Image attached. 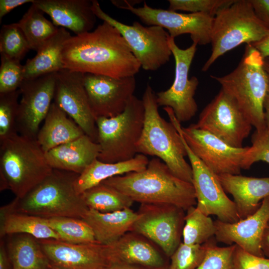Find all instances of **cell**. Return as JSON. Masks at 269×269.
<instances>
[{
	"instance_id": "33",
	"label": "cell",
	"mask_w": 269,
	"mask_h": 269,
	"mask_svg": "<svg viewBox=\"0 0 269 269\" xmlns=\"http://www.w3.org/2000/svg\"><path fill=\"white\" fill-rule=\"evenodd\" d=\"M186 211L182 236L183 243L189 245H202L215 236L216 227L211 217L195 206Z\"/></svg>"
},
{
	"instance_id": "12",
	"label": "cell",
	"mask_w": 269,
	"mask_h": 269,
	"mask_svg": "<svg viewBox=\"0 0 269 269\" xmlns=\"http://www.w3.org/2000/svg\"><path fill=\"white\" fill-rule=\"evenodd\" d=\"M193 125L238 148L243 147L253 127L234 99L222 88Z\"/></svg>"
},
{
	"instance_id": "31",
	"label": "cell",
	"mask_w": 269,
	"mask_h": 269,
	"mask_svg": "<svg viewBox=\"0 0 269 269\" xmlns=\"http://www.w3.org/2000/svg\"><path fill=\"white\" fill-rule=\"evenodd\" d=\"M44 13L32 2L20 20L16 22L25 36L30 50L37 51L59 28L46 19Z\"/></svg>"
},
{
	"instance_id": "44",
	"label": "cell",
	"mask_w": 269,
	"mask_h": 269,
	"mask_svg": "<svg viewBox=\"0 0 269 269\" xmlns=\"http://www.w3.org/2000/svg\"><path fill=\"white\" fill-rule=\"evenodd\" d=\"M34 0H0V23L2 17L15 7L24 3H32Z\"/></svg>"
},
{
	"instance_id": "46",
	"label": "cell",
	"mask_w": 269,
	"mask_h": 269,
	"mask_svg": "<svg viewBox=\"0 0 269 269\" xmlns=\"http://www.w3.org/2000/svg\"><path fill=\"white\" fill-rule=\"evenodd\" d=\"M250 45L260 53L264 59L269 57V33L260 41Z\"/></svg>"
},
{
	"instance_id": "6",
	"label": "cell",
	"mask_w": 269,
	"mask_h": 269,
	"mask_svg": "<svg viewBox=\"0 0 269 269\" xmlns=\"http://www.w3.org/2000/svg\"><path fill=\"white\" fill-rule=\"evenodd\" d=\"M52 170L36 139L17 134L0 142V173L15 197H24Z\"/></svg>"
},
{
	"instance_id": "19",
	"label": "cell",
	"mask_w": 269,
	"mask_h": 269,
	"mask_svg": "<svg viewBox=\"0 0 269 269\" xmlns=\"http://www.w3.org/2000/svg\"><path fill=\"white\" fill-rule=\"evenodd\" d=\"M50 266L58 269H108L112 265L107 245L38 239Z\"/></svg>"
},
{
	"instance_id": "49",
	"label": "cell",
	"mask_w": 269,
	"mask_h": 269,
	"mask_svg": "<svg viewBox=\"0 0 269 269\" xmlns=\"http://www.w3.org/2000/svg\"><path fill=\"white\" fill-rule=\"evenodd\" d=\"M108 269H147L146 268L131 265L124 264H115L112 265Z\"/></svg>"
},
{
	"instance_id": "34",
	"label": "cell",
	"mask_w": 269,
	"mask_h": 269,
	"mask_svg": "<svg viewBox=\"0 0 269 269\" xmlns=\"http://www.w3.org/2000/svg\"><path fill=\"white\" fill-rule=\"evenodd\" d=\"M46 219L62 241L74 244L98 243L91 227L81 218L64 217Z\"/></svg>"
},
{
	"instance_id": "26",
	"label": "cell",
	"mask_w": 269,
	"mask_h": 269,
	"mask_svg": "<svg viewBox=\"0 0 269 269\" xmlns=\"http://www.w3.org/2000/svg\"><path fill=\"white\" fill-rule=\"evenodd\" d=\"M137 217V212L131 208L110 213L88 208L82 219L91 227L98 243L109 245L131 231Z\"/></svg>"
},
{
	"instance_id": "1",
	"label": "cell",
	"mask_w": 269,
	"mask_h": 269,
	"mask_svg": "<svg viewBox=\"0 0 269 269\" xmlns=\"http://www.w3.org/2000/svg\"><path fill=\"white\" fill-rule=\"evenodd\" d=\"M62 61L73 71L116 78L134 76L141 68L120 32L106 21L66 40Z\"/></svg>"
},
{
	"instance_id": "42",
	"label": "cell",
	"mask_w": 269,
	"mask_h": 269,
	"mask_svg": "<svg viewBox=\"0 0 269 269\" xmlns=\"http://www.w3.org/2000/svg\"><path fill=\"white\" fill-rule=\"evenodd\" d=\"M233 269H269V259L252 255L236 245Z\"/></svg>"
},
{
	"instance_id": "51",
	"label": "cell",
	"mask_w": 269,
	"mask_h": 269,
	"mask_svg": "<svg viewBox=\"0 0 269 269\" xmlns=\"http://www.w3.org/2000/svg\"><path fill=\"white\" fill-rule=\"evenodd\" d=\"M169 269V265H165L163 267H162L157 269Z\"/></svg>"
},
{
	"instance_id": "22",
	"label": "cell",
	"mask_w": 269,
	"mask_h": 269,
	"mask_svg": "<svg viewBox=\"0 0 269 269\" xmlns=\"http://www.w3.org/2000/svg\"><path fill=\"white\" fill-rule=\"evenodd\" d=\"M226 193L232 195L240 220L253 214L269 196V177H253L229 174L217 175Z\"/></svg>"
},
{
	"instance_id": "28",
	"label": "cell",
	"mask_w": 269,
	"mask_h": 269,
	"mask_svg": "<svg viewBox=\"0 0 269 269\" xmlns=\"http://www.w3.org/2000/svg\"><path fill=\"white\" fill-rule=\"evenodd\" d=\"M148 162L146 156L140 153L130 160L115 163H106L97 159L78 176L74 182L75 188L81 194L110 178L142 170Z\"/></svg>"
},
{
	"instance_id": "29",
	"label": "cell",
	"mask_w": 269,
	"mask_h": 269,
	"mask_svg": "<svg viewBox=\"0 0 269 269\" xmlns=\"http://www.w3.org/2000/svg\"><path fill=\"white\" fill-rule=\"evenodd\" d=\"M71 36L66 28L59 27L36 51V55L27 60L23 65L24 80L58 72L63 69L62 51L64 43Z\"/></svg>"
},
{
	"instance_id": "8",
	"label": "cell",
	"mask_w": 269,
	"mask_h": 269,
	"mask_svg": "<svg viewBox=\"0 0 269 269\" xmlns=\"http://www.w3.org/2000/svg\"><path fill=\"white\" fill-rule=\"evenodd\" d=\"M143 102L134 95L121 114L111 118L96 119L97 143L100 146L98 159L115 163L133 158L143 130Z\"/></svg>"
},
{
	"instance_id": "2",
	"label": "cell",
	"mask_w": 269,
	"mask_h": 269,
	"mask_svg": "<svg viewBox=\"0 0 269 269\" xmlns=\"http://www.w3.org/2000/svg\"><path fill=\"white\" fill-rule=\"evenodd\" d=\"M102 182L140 204H170L184 211L197 204L192 184L174 175L156 157L149 161L142 170L114 176Z\"/></svg>"
},
{
	"instance_id": "24",
	"label": "cell",
	"mask_w": 269,
	"mask_h": 269,
	"mask_svg": "<svg viewBox=\"0 0 269 269\" xmlns=\"http://www.w3.org/2000/svg\"><path fill=\"white\" fill-rule=\"evenodd\" d=\"M112 265L124 264L155 269L165 266L159 252L149 243L135 233H127L107 245Z\"/></svg>"
},
{
	"instance_id": "43",
	"label": "cell",
	"mask_w": 269,
	"mask_h": 269,
	"mask_svg": "<svg viewBox=\"0 0 269 269\" xmlns=\"http://www.w3.org/2000/svg\"><path fill=\"white\" fill-rule=\"evenodd\" d=\"M258 17L269 26V0H250Z\"/></svg>"
},
{
	"instance_id": "45",
	"label": "cell",
	"mask_w": 269,
	"mask_h": 269,
	"mask_svg": "<svg viewBox=\"0 0 269 269\" xmlns=\"http://www.w3.org/2000/svg\"><path fill=\"white\" fill-rule=\"evenodd\" d=\"M0 269H13L6 243L3 238H0Z\"/></svg>"
},
{
	"instance_id": "35",
	"label": "cell",
	"mask_w": 269,
	"mask_h": 269,
	"mask_svg": "<svg viewBox=\"0 0 269 269\" xmlns=\"http://www.w3.org/2000/svg\"><path fill=\"white\" fill-rule=\"evenodd\" d=\"M28 42L16 23L3 25L0 31V55L20 61L30 50Z\"/></svg>"
},
{
	"instance_id": "37",
	"label": "cell",
	"mask_w": 269,
	"mask_h": 269,
	"mask_svg": "<svg viewBox=\"0 0 269 269\" xmlns=\"http://www.w3.org/2000/svg\"><path fill=\"white\" fill-rule=\"evenodd\" d=\"M209 241L202 245H187L181 242L170 257L169 269H196L204 260Z\"/></svg>"
},
{
	"instance_id": "4",
	"label": "cell",
	"mask_w": 269,
	"mask_h": 269,
	"mask_svg": "<svg viewBox=\"0 0 269 269\" xmlns=\"http://www.w3.org/2000/svg\"><path fill=\"white\" fill-rule=\"evenodd\" d=\"M230 95L256 130L265 128L264 104L269 86V75L264 58L251 45H247L238 66L223 76L211 75Z\"/></svg>"
},
{
	"instance_id": "7",
	"label": "cell",
	"mask_w": 269,
	"mask_h": 269,
	"mask_svg": "<svg viewBox=\"0 0 269 269\" xmlns=\"http://www.w3.org/2000/svg\"><path fill=\"white\" fill-rule=\"evenodd\" d=\"M269 33V26L256 15L250 0H234L214 17L211 53L202 67L207 71L220 57L242 43L258 42Z\"/></svg>"
},
{
	"instance_id": "36",
	"label": "cell",
	"mask_w": 269,
	"mask_h": 269,
	"mask_svg": "<svg viewBox=\"0 0 269 269\" xmlns=\"http://www.w3.org/2000/svg\"><path fill=\"white\" fill-rule=\"evenodd\" d=\"M20 91L0 93V142L18 134L17 118Z\"/></svg>"
},
{
	"instance_id": "52",
	"label": "cell",
	"mask_w": 269,
	"mask_h": 269,
	"mask_svg": "<svg viewBox=\"0 0 269 269\" xmlns=\"http://www.w3.org/2000/svg\"><path fill=\"white\" fill-rule=\"evenodd\" d=\"M46 269H58L52 267L49 265Z\"/></svg>"
},
{
	"instance_id": "23",
	"label": "cell",
	"mask_w": 269,
	"mask_h": 269,
	"mask_svg": "<svg viewBox=\"0 0 269 269\" xmlns=\"http://www.w3.org/2000/svg\"><path fill=\"white\" fill-rule=\"evenodd\" d=\"M100 152L99 144L84 134L81 136L53 148L45 153L52 169L81 174Z\"/></svg>"
},
{
	"instance_id": "20",
	"label": "cell",
	"mask_w": 269,
	"mask_h": 269,
	"mask_svg": "<svg viewBox=\"0 0 269 269\" xmlns=\"http://www.w3.org/2000/svg\"><path fill=\"white\" fill-rule=\"evenodd\" d=\"M269 220V196L262 201L253 214L235 223L216 220L215 240L228 245L236 244L246 252L265 257L261 249V240Z\"/></svg>"
},
{
	"instance_id": "41",
	"label": "cell",
	"mask_w": 269,
	"mask_h": 269,
	"mask_svg": "<svg viewBox=\"0 0 269 269\" xmlns=\"http://www.w3.org/2000/svg\"><path fill=\"white\" fill-rule=\"evenodd\" d=\"M252 145L246 152L243 169H249L255 162L263 161L269 164V130L267 127L256 130L252 135Z\"/></svg>"
},
{
	"instance_id": "47",
	"label": "cell",
	"mask_w": 269,
	"mask_h": 269,
	"mask_svg": "<svg viewBox=\"0 0 269 269\" xmlns=\"http://www.w3.org/2000/svg\"><path fill=\"white\" fill-rule=\"evenodd\" d=\"M261 249L264 256L269 259V220L262 236Z\"/></svg>"
},
{
	"instance_id": "25",
	"label": "cell",
	"mask_w": 269,
	"mask_h": 269,
	"mask_svg": "<svg viewBox=\"0 0 269 269\" xmlns=\"http://www.w3.org/2000/svg\"><path fill=\"white\" fill-rule=\"evenodd\" d=\"M19 198L2 206L0 210V237L16 234L30 235L37 239L62 241L48 225L46 218L16 211Z\"/></svg>"
},
{
	"instance_id": "18",
	"label": "cell",
	"mask_w": 269,
	"mask_h": 269,
	"mask_svg": "<svg viewBox=\"0 0 269 269\" xmlns=\"http://www.w3.org/2000/svg\"><path fill=\"white\" fill-rule=\"evenodd\" d=\"M84 78V73L67 69L57 72L53 102L97 142L96 119L89 105Z\"/></svg>"
},
{
	"instance_id": "3",
	"label": "cell",
	"mask_w": 269,
	"mask_h": 269,
	"mask_svg": "<svg viewBox=\"0 0 269 269\" xmlns=\"http://www.w3.org/2000/svg\"><path fill=\"white\" fill-rule=\"evenodd\" d=\"M144 109L142 132L136 144L137 153L156 156L179 178L192 183L191 165L181 136L172 124L161 117L156 93L146 85L141 99Z\"/></svg>"
},
{
	"instance_id": "10",
	"label": "cell",
	"mask_w": 269,
	"mask_h": 269,
	"mask_svg": "<svg viewBox=\"0 0 269 269\" xmlns=\"http://www.w3.org/2000/svg\"><path fill=\"white\" fill-rule=\"evenodd\" d=\"M170 121L181 136L190 162L192 172V184L197 201L196 207L206 215H215L218 220L224 222L239 221L235 203L227 195L217 175L189 147L181 132V123L174 116Z\"/></svg>"
},
{
	"instance_id": "50",
	"label": "cell",
	"mask_w": 269,
	"mask_h": 269,
	"mask_svg": "<svg viewBox=\"0 0 269 269\" xmlns=\"http://www.w3.org/2000/svg\"><path fill=\"white\" fill-rule=\"evenodd\" d=\"M264 67L266 71L269 75V57L264 59Z\"/></svg>"
},
{
	"instance_id": "39",
	"label": "cell",
	"mask_w": 269,
	"mask_h": 269,
	"mask_svg": "<svg viewBox=\"0 0 269 269\" xmlns=\"http://www.w3.org/2000/svg\"><path fill=\"white\" fill-rule=\"evenodd\" d=\"M0 93L19 89L23 81L24 69L20 61L0 55Z\"/></svg>"
},
{
	"instance_id": "48",
	"label": "cell",
	"mask_w": 269,
	"mask_h": 269,
	"mask_svg": "<svg viewBox=\"0 0 269 269\" xmlns=\"http://www.w3.org/2000/svg\"><path fill=\"white\" fill-rule=\"evenodd\" d=\"M266 126L269 130V86L264 104Z\"/></svg>"
},
{
	"instance_id": "40",
	"label": "cell",
	"mask_w": 269,
	"mask_h": 269,
	"mask_svg": "<svg viewBox=\"0 0 269 269\" xmlns=\"http://www.w3.org/2000/svg\"><path fill=\"white\" fill-rule=\"evenodd\" d=\"M234 0H169L168 9L182 10L190 13H203L215 17L222 8Z\"/></svg>"
},
{
	"instance_id": "9",
	"label": "cell",
	"mask_w": 269,
	"mask_h": 269,
	"mask_svg": "<svg viewBox=\"0 0 269 269\" xmlns=\"http://www.w3.org/2000/svg\"><path fill=\"white\" fill-rule=\"evenodd\" d=\"M92 10L96 17L118 29L143 69L155 71L169 61L172 55L170 35L162 27L143 26L138 21L132 25L123 23L105 12L96 0H92Z\"/></svg>"
},
{
	"instance_id": "27",
	"label": "cell",
	"mask_w": 269,
	"mask_h": 269,
	"mask_svg": "<svg viewBox=\"0 0 269 269\" xmlns=\"http://www.w3.org/2000/svg\"><path fill=\"white\" fill-rule=\"evenodd\" d=\"M84 134L81 128L53 101L38 131L36 140L46 153Z\"/></svg>"
},
{
	"instance_id": "38",
	"label": "cell",
	"mask_w": 269,
	"mask_h": 269,
	"mask_svg": "<svg viewBox=\"0 0 269 269\" xmlns=\"http://www.w3.org/2000/svg\"><path fill=\"white\" fill-rule=\"evenodd\" d=\"M236 245L227 247L217 246L211 238L206 256L196 269H233V261Z\"/></svg>"
},
{
	"instance_id": "30",
	"label": "cell",
	"mask_w": 269,
	"mask_h": 269,
	"mask_svg": "<svg viewBox=\"0 0 269 269\" xmlns=\"http://www.w3.org/2000/svg\"><path fill=\"white\" fill-rule=\"evenodd\" d=\"M7 236L6 246L13 269H46L49 266L38 239L26 234Z\"/></svg>"
},
{
	"instance_id": "14",
	"label": "cell",
	"mask_w": 269,
	"mask_h": 269,
	"mask_svg": "<svg viewBox=\"0 0 269 269\" xmlns=\"http://www.w3.org/2000/svg\"><path fill=\"white\" fill-rule=\"evenodd\" d=\"M137 0H123L121 8L137 16L147 25H157L167 30L170 37L189 34L197 45L210 43L214 17L203 13H180L170 9L152 8L144 2L141 7H135Z\"/></svg>"
},
{
	"instance_id": "13",
	"label": "cell",
	"mask_w": 269,
	"mask_h": 269,
	"mask_svg": "<svg viewBox=\"0 0 269 269\" xmlns=\"http://www.w3.org/2000/svg\"><path fill=\"white\" fill-rule=\"evenodd\" d=\"M184 211L170 204H141L130 232L152 241L170 258L181 243Z\"/></svg>"
},
{
	"instance_id": "16",
	"label": "cell",
	"mask_w": 269,
	"mask_h": 269,
	"mask_svg": "<svg viewBox=\"0 0 269 269\" xmlns=\"http://www.w3.org/2000/svg\"><path fill=\"white\" fill-rule=\"evenodd\" d=\"M57 72L25 79L19 89L21 97L17 118L18 134L36 139L53 101Z\"/></svg>"
},
{
	"instance_id": "21",
	"label": "cell",
	"mask_w": 269,
	"mask_h": 269,
	"mask_svg": "<svg viewBox=\"0 0 269 269\" xmlns=\"http://www.w3.org/2000/svg\"><path fill=\"white\" fill-rule=\"evenodd\" d=\"M57 27L67 28L77 35L91 31L96 21L90 0H34Z\"/></svg>"
},
{
	"instance_id": "32",
	"label": "cell",
	"mask_w": 269,
	"mask_h": 269,
	"mask_svg": "<svg viewBox=\"0 0 269 269\" xmlns=\"http://www.w3.org/2000/svg\"><path fill=\"white\" fill-rule=\"evenodd\" d=\"M81 195L88 208L102 213L129 208L134 202L128 196L103 182L87 189Z\"/></svg>"
},
{
	"instance_id": "15",
	"label": "cell",
	"mask_w": 269,
	"mask_h": 269,
	"mask_svg": "<svg viewBox=\"0 0 269 269\" xmlns=\"http://www.w3.org/2000/svg\"><path fill=\"white\" fill-rule=\"evenodd\" d=\"M181 132L193 152L215 174H240L249 146L233 147L193 124L181 126Z\"/></svg>"
},
{
	"instance_id": "5",
	"label": "cell",
	"mask_w": 269,
	"mask_h": 269,
	"mask_svg": "<svg viewBox=\"0 0 269 269\" xmlns=\"http://www.w3.org/2000/svg\"><path fill=\"white\" fill-rule=\"evenodd\" d=\"M79 174L53 169L51 173L19 199L16 211L44 218H81L88 209L74 182Z\"/></svg>"
},
{
	"instance_id": "11",
	"label": "cell",
	"mask_w": 269,
	"mask_h": 269,
	"mask_svg": "<svg viewBox=\"0 0 269 269\" xmlns=\"http://www.w3.org/2000/svg\"><path fill=\"white\" fill-rule=\"evenodd\" d=\"M168 44L175 60V77L167 90L156 93L158 106L172 109L181 123L190 120L196 115L198 106L194 96L199 82L193 76L189 78V71L195 56L197 44H192L186 49H181L175 38L169 36Z\"/></svg>"
},
{
	"instance_id": "17",
	"label": "cell",
	"mask_w": 269,
	"mask_h": 269,
	"mask_svg": "<svg viewBox=\"0 0 269 269\" xmlns=\"http://www.w3.org/2000/svg\"><path fill=\"white\" fill-rule=\"evenodd\" d=\"M84 82L96 120L113 117L123 112L136 87L134 76L116 78L84 73Z\"/></svg>"
}]
</instances>
